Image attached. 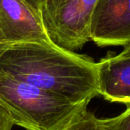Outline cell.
Returning <instances> with one entry per match:
<instances>
[{
  "instance_id": "cell-9",
  "label": "cell",
  "mask_w": 130,
  "mask_h": 130,
  "mask_svg": "<svg viewBox=\"0 0 130 130\" xmlns=\"http://www.w3.org/2000/svg\"><path fill=\"white\" fill-rule=\"evenodd\" d=\"M14 126L9 113L0 105V130H12Z\"/></svg>"
},
{
  "instance_id": "cell-6",
  "label": "cell",
  "mask_w": 130,
  "mask_h": 130,
  "mask_svg": "<svg viewBox=\"0 0 130 130\" xmlns=\"http://www.w3.org/2000/svg\"><path fill=\"white\" fill-rule=\"evenodd\" d=\"M96 66L98 94L111 103L130 104V56H109Z\"/></svg>"
},
{
  "instance_id": "cell-3",
  "label": "cell",
  "mask_w": 130,
  "mask_h": 130,
  "mask_svg": "<svg viewBox=\"0 0 130 130\" xmlns=\"http://www.w3.org/2000/svg\"><path fill=\"white\" fill-rule=\"evenodd\" d=\"M97 0H45L40 10L44 29L53 45L74 52L91 40Z\"/></svg>"
},
{
  "instance_id": "cell-8",
  "label": "cell",
  "mask_w": 130,
  "mask_h": 130,
  "mask_svg": "<svg viewBox=\"0 0 130 130\" xmlns=\"http://www.w3.org/2000/svg\"><path fill=\"white\" fill-rule=\"evenodd\" d=\"M102 130H130V104L124 112L113 118L100 119Z\"/></svg>"
},
{
  "instance_id": "cell-7",
  "label": "cell",
  "mask_w": 130,
  "mask_h": 130,
  "mask_svg": "<svg viewBox=\"0 0 130 130\" xmlns=\"http://www.w3.org/2000/svg\"><path fill=\"white\" fill-rule=\"evenodd\" d=\"M61 130H102V127L100 119L87 110L74 121Z\"/></svg>"
},
{
  "instance_id": "cell-12",
  "label": "cell",
  "mask_w": 130,
  "mask_h": 130,
  "mask_svg": "<svg viewBox=\"0 0 130 130\" xmlns=\"http://www.w3.org/2000/svg\"><path fill=\"white\" fill-rule=\"evenodd\" d=\"M6 48H7L6 46H4V45H0V55L2 54V53L5 51V49Z\"/></svg>"
},
{
  "instance_id": "cell-2",
  "label": "cell",
  "mask_w": 130,
  "mask_h": 130,
  "mask_svg": "<svg viewBox=\"0 0 130 130\" xmlns=\"http://www.w3.org/2000/svg\"><path fill=\"white\" fill-rule=\"evenodd\" d=\"M0 105L26 130H61L87 110V104L5 76H0Z\"/></svg>"
},
{
  "instance_id": "cell-1",
  "label": "cell",
  "mask_w": 130,
  "mask_h": 130,
  "mask_svg": "<svg viewBox=\"0 0 130 130\" xmlns=\"http://www.w3.org/2000/svg\"><path fill=\"white\" fill-rule=\"evenodd\" d=\"M0 76L35 86L78 104H88L99 95L96 62L53 44L8 46L0 55Z\"/></svg>"
},
{
  "instance_id": "cell-10",
  "label": "cell",
  "mask_w": 130,
  "mask_h": 130,
  "mask_svg": "<svg viewBox=\"0 0 130 130\" xmlns=\"http://www.w3.org/2000/svg\"><path fill=\"white\" fill-rule=\"evenodd\" d=\"M24 2L27 3L32 9H34L37 13H39L40 10H41L42 6H43L45 0H23Z\"/></svg>"
},
{
  "instance_id": "cell-4",
  "label": "cell",
  "mask_w": 130,
  "mask_h": 130,
  "mask_svg": "<svg viewBox=\"0 0 130 130\" xmlns=\"http://www.w3.org/2000/svg\"><path fill=\"white\" fill-rule=\"evenodd\" d=\"M52 44L38 13L23 0H0V45Z\"/></svg>"
},
{
  "instance_id": "cell-11",
  "label": "cell",
  "mask_w": 130,
  "mask_h": 130,
  "mask_svg": "<svg viewBox=\"0 0 130 130\" xmlns=\"http://www.w3.org/2000/svg\"><path fill=\"white\" fill-rule=\"evenodd\" d=\"M119 55L121 56H125V57H128L130 56V44L126 46H125V48L123 49L122 52L119 54Z\"/></svg>"
},
{
  "instance_id": "cell-5",
  "label": "cell",
  "mask_w": 130,
  "mask_h": 130,
  "mask_svg": "<svg viewBox=\"0 0 130 130\" xmlns=\"http://www.w3.org/2000/svg\"><path fill=\"white\" fill-rule=\"evenodd\" d=\"M91 40L102 47L129 45L130 0H97Z\"/></svg>"
}]
</instances>
